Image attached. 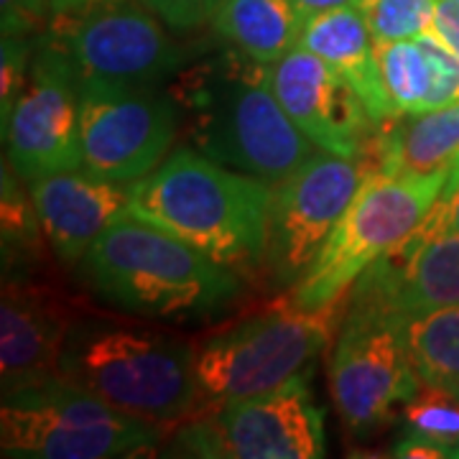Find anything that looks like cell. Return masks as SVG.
<instances>
[{
	"label": "cell",
	"mask_w": 459,
	"mask_h": 459,
	"mask_svg": "<svg viewBox=\"0 0 459 459\" xmlns=\"http://www.w3.org/2000/svg\"><path fill=\"white\" fill-rule=\"evenodd\" d=\"M350 294L319 309L283 299L279 307L250 314L197 344L195 373L204 411L281 388L307 373L337 337Z\"/></svg>",
	"instance_id": "cell-5"
},
{
	"label": "cell",
	"mask_w": 459,
	"mask_h": 459,
	"mask_svg": "<svg viewBox=\"0 0 459 459\" xmlns=\"http://www.w3.org/2000/svg\"><path fill=\"white\" fill-rule=\"evenodd\" d=\"M273 184L181 146L131 181L128 214L232 271L265 265Z\"/></svg>",
	"instance_id": "cell-2"
},
{
	"label": "cell",
	"mask_w": 459,
	"mask_h": 459,
	"mask_svg": "<svg viewBox=\"0 0 459 459\" xmlns=\"http://www.w3.org/2000/svg\"><path fill=\"white\" fill-rule=\"evenodd\" d=\"M197 347L159 329L105 314H80L66 334L59 373L117 411L169 427L204 411Z\"/></svg>",
	"instance_id": "cell-4"
},
{
	"label": "cell",
	"mask_w": 459,
	"mask_h": 459,
	"mask_svg": "<svg viewBox=\"0 0 459 459\" xmlns=\"http://www.w3.org/2000/svg\"><path fill=\"white\" fill-rule=\"evenodd\" d=\"M377 65H380L383 84L388 90V98L394 102L398 117L429 113L434 72H431L429 54L419 36L401 39V41H380Z\"/></svg>",
	"instance_id": "cell-22"
},
{
	"label": "cell",
	"mask_w": 459,
	"mask_h": 459,
	"mask_svg": "<svg viewBox=\"0 0 459 459\" xmlns=\"http://www.w3.org/2000/svg\"><path fill=\"white\" fill-rule=\"evenodd\" d=\"M161 442L164 427L117 411L62 376L3 394V457H146L153 455Z\"/></svg>",
	"instance_id": "cell-6"
},
{
	"label": "cell",
	"mask_w": 459,
	"mask_h": 459,
	"mask_svg": "<svg viewBox=\"0 0 459 459\" xmlns=\"http://www.w3.org/2000/svg\"><path fill=\"white\" fill-rule=\"evenodd\" d=\"M325 411L309 388V370L268 394L228 401L181 421L171 452L204 459L325 457Z\"/></svg>",
	"instance_id": "cell-8"
},
{
	"label": "cell",
	"mask_w": 459,
	"mask_h": 459,
	"mask_svg": "<svg viewBox=\"0 0 459 459\" xmlns=\"http://www.w3.org/2000/svg\"><path fill=\"white\" fill-rule=\"evenodd\" d=\"M179 128V105L171 95L80 77L84 171L126 184L143 179L171 153Z\"/></svg>",
	"instance_id": "cell-10"
},
{
	"label": "cell",
	"mask_w": 459,
	"mask_h": 459,
	"mask_svg": "<svg viewBox=\"0 0 459 459\" xmlns=\"http://www.w3.org/2000/svg\"><path fill=\"white\" fill-rule=\"evenodd\" d=\"M459 153V102L380 126L362 159L377 174H427L449 169Z\"/></svg>",
	"instance_id": "cell-19"
},
{
	"label": "cell",
	"mask_w": 459,
	"mask_h": 459,
	"mask_svg": "<svg viewBox=\"0 0 459 459\" xmlns=\"http://www.w3.org/2000/svg\"><path fill=\"white\" fill-rule=\"evenodd\" d=\"M51 8H54V16H62V13H72V11H80L87 3L92 0H49Z\"/></svg>",
	"instance_id": "cell-32"
},
{
	"label": "cell",
	"mask_w": 459,
	"mask_h": 459,
	"mask_svg": "<svg viewBox=\"0 0 459 459\" xmlns=\"http://www.w3.org/2000/svg\"><path fill=\"white\" fill-rule=\"evenodd\" d=\"M403 427L406 431H416L431 437L437 442L459 446V395L421 383L419 391L403 403Z\"/></svg>",
	"instance_id": "cell-23"
},
{
	"label": "cell",
	"mask_w": 459,
	"mask_h": 459,
	"mask_svg": "<svg viewBox=\"0 0 459 459\" xmlns=\"http://www.w3.org/2000/svg\"><path fill=\"white\" fill-rule=\"evenodd\" d=\"M153 13H159L166 26L177 31H189L207 23L222 0H143Z\"/></svg>",
	"instance_id": "cell-27"
},
{
	"label": "cell",
	"mask_w": 459,
	"mask_h": 459,
	"mask_svg": "<svg viewBox=\"0 0 459 459\" xmlns=\"http://www.w3.org/2000/svg\"><path fill=\"white\" fill-rule=\"evenodd\" d=\"M446 177L449 169L394 177L370 171L309 271L294 286L291 301L307 309H319L350 294L355 281L373 263L427 220Z\"/></svg>",
	"instance_id": "cell-7"
},
{
	"label": "cell",
	"mask_w": 459,
	"mask_h": 459,
	"mask_svg": "<svg viewBox=\"0 0 459 459\" xmlns=\"http://www.w3.org/2000/svg\"><path fill=\"white\" fill-rule=\"evenodd\" d=\"M3 143L23 184L82 169L80 74L47 31L39 36L26 87L3 120Z\"/></svg>",
	"instance_id": "cell-12"
},
{
	"label": "cell",
	"mask_w": 459,
	"mask_h": 459,
	"mask_svg": "<svg viewBox=\"0 0 459 459\" xmlns=\"http://www.w3.org/2000/svg\"><path fill=\"white\" fill-rule=\"evenodd\" d=\"M358 0H294L296 11H299V16L304 18H312L319 16V13H325V11H332V8H342V5H355Z\"/></svg>",
	"instance_id": "cell-31"
},
{
	"label": "cell",
	"mask_w": 459,
	"mask_h": 459,
	"mask_svg": "<svg viewBox=\"0 0 459 459\" xmlns=\"http://www.w3.org/2000/svg\"><path fill=\"white\" fill-rule=\"evenodd\" d=\"M82 309L59 286L44 281H3L0 291V380L3 394L59 373L66 334Z\"/></svg>",
	"instance_id": "cell-16"
},
{
	"label": "cell",
	"mask_w": 459,
	"mask_h": 459,
	"mask_svg": "<svg viewBox=\"0 0 459 459\" xmlns=\"http://www.w3.org/2000/svg\"><path fill=\"white\" fill-rule=\"evenodd\" d=\"M431 217L442 225L459 235V166H449V177L444 184L442 195L437 204L431 207Z\"/></svg>",
	"instance_id": "cell-29"
},
{
	"label": "cell",
	"mask_w": 459,
	"mask_h": 459,
	"mask_svg": "<svg viewBox=\"0 0 459 459\" xmlns=\"http://www.w3.org/2000/svg\"><path fill=\"white\" fill-rule=\"evenodd\" d=\"M299 44L322 56L340 77H344V82L358 92L377 128L398 117L383 84L376 39L358 3L307 18Z\"/></svg>",
	"instance_id": "cell-18"
},
{
	"label": "cell",
	"mask_w": 459,
	"mask_h": 459,
	"mask_svg": "<svg viewBox=\"0 0 459 459\" xmlns=\"http://www.w3.org/2000/svg\"><path fill=\"white\" fill-rule=\"evenodd\" d=\"M350 304L391 319L459 304V235L427 214L406 240L355 281Z\"/></svg>",
	"instance_id": "cell-14"
},
{
	"label": "cell",
	"mask_w": 459,
	"mask_h": 459,
	"mask_svg": "<svg viewBox=\"0 0 459 459\" xmlns=\"http://www.w3.org/2000/svg\"><path fill=\"white\" fill-rule=\"evenodd\" d=\"M419 385L395 319L347 304L329 362V391L344 429L373 437L395 421Z\"/></svg>",
	"instance_id": "cell-11"
},
{
	"label": "cell",
	"mask_w": 459,
	"mask_h": 459,
	"mask_svg": "<svg viewBox=\"0 0 459 459\" xmlns=\"http://www.w3.org/2000/svg\"><path fill=\"white\" fill-rule=\"evenodd\" d=\"M358 5L377 44L434 29V0H358Z\"/></svg>",
	"instance_id": "cell-24"
},
{
	"label": "cell",
	"mask_w": 459,
	"mask_h": 459,
	"mask_svg": "<svg viewBox=\"0 0 459 459\" xmlns=\"http://www.w3.org/2000/svg\"><path fill=\"white\" fill-rule=\"evenodd\" d=\"M77 268L115 309L164 322L212 316L243 289L238 271L131 214L115 220Z\"/></svg>",
	"instance_id": "cell-3"
},
{
	"label": "cell",
	"mask_w": 459,
	"mask_h": 459,
	"mask_svg": "<svg viewBox=\"0 0 459 459\" xmlns=\"http://www.w3.org/2000/svg\"><path fill=\"white\" fill-rule=\"evenodd\" d=\"M421 383L459 395V304L395 319Z\"/></svg>",
	"instance_id": "cell-21"
},
{
	"label": "cell",
	"mask_w": 459,
	"mask_h": 459,
	"mask_svg": "<svg viewBox=\"0 0 459 459\" xmlns=\"http://www.w3.org/2000/svg\"><path fill=\"white\" fill-rule=\"evenodd\" d=\"M3 36H41L54 21L49 0H0Z\"/></svg>",
	"instance_id": "cell-26"
},
{
	"label": "cell",
	"mask_w": 459,
	"mask_h": 459,
	"mask_svg": "<svg viewBox=\"0 0 459 459\" xmlns=\"http://www.w3.org/2000/svg\"><path fill=\"white\" fill-rule=\"evenodd\" d=\"M210 23L230 47L261 65H276L299 47L304 18L294 0H222Z\"/></svg>",
	"instance_id": "cell-20"
},
{
	"label": "cell",
	"mask_w": 459,
	"mask_h": 459,
	"mask_svg": "<svg viewBox=\"0 0 459 459\" xmlns=\"http://www.w3.org/2000/svg\"><path fill=\"white\" fill-rule=\"evenodd\" d=\"M434 31L459 56V0H434Z\"/></svg>",
	"instance_id": "cell-30"
},
{
	"label": "cell",
	"mask_w": 459,
	"mask_h": 459,
	"mask_svg": "<svg viewBox=\"0 0 459 459\" xmlns=\"http://www.w3.org/2000/svg\"><path fill=\"white\" fill-rule=\"evenodd\" d=\"M452 166H459V153H457V156H455V161H452Z\"/></svg>",
	"instance_id": "cell-33"
},
{
	"label": "cell",
	"mask_w": 459,
	"mask_h": 459,
	"mask_svg": "<svg viewBox=\"0 0 459 459\" xmlns=\"http://www.w3.org/2000/svg\"><path fill=\"white\" fill-rule=\"evenodd\" d=\"M370 171L373 166L365 159H344L316 148L291 174L273 184L265 253V268L273 283H299Z\"/></svg>",
	"instance_id": "cell-13"
},
{
	"label": "cell",
	"mask_w": 459,
	"mask_h": 459,
	"mask_svg": "<svg viewBox=\"0 0 459 459\" xmlns=\"http://www.w3.org/2000/svg\"><path fill=\"white\" fill-rule=\"evenodd\" d=\"M394 457H409V459H446L459 457V446H449V444L437 442L431 437L416 434V431H406L403 437L394 444Z\"/></svg>",
	"instance_id": "cell-28"
},
{
	"label": "cell",
	"mask_w": 459,
	"mask_h": 459,
	"mask_svg": "<svg viewBox=\"0 0 459 459\" xmlns=\"http://www.w3.org/2000/svg\"><path fill=\"white\" fill-rule=\"evenodd\" d=\"M82 80L153 87L186 66L164 21L143 0H92L47 29Z\"/></svg>",
	"instance_id": "cell-9"
},
{
	"label": "cell",
	"mask_w": 459,
	"mask_h": 459,
	"mask_svg": "<svg viewBox=\"0 0 459 459\" xmlns=\"http://www.w3.org/2000/svg\"><path fill=\"white\" fill-rule=\"evenodd\" d=\"M39 230L56 258L77 268L87 247L98 240L115 220L128 214L131 184L95 177L84 169L51 174L29 184Z\"/></svg>",
	"instance_id": "cell-17"
},
{
	"label": "cell",
	"mask_w": 459,
	"mask_h": 459,
	"mask_svg": "<svg viewBox=\"0 0 459 459\" xmlns=\"http://www.w3.org/2000/svg\"><path fill=\"white\" fill-rule=\"evenodd\" d=\"M271 82L286 115L314 146L344 159H362L377 126L358 92L301 44L271 65Z\"/></svg>",
	"instance_id": "cell-15"
},
{
	"label": "cell",
	"mask_w": 459,
	"mask_h": 459,
	"mask_svg": "<svg viewBox=\"0 0 459 459\" xmlns=\"http://www.w3.org/2000/svg\"><path fill=\"white\" fill-rule=\"evenodd\" d=\"M171 98L192 148L268 184H279L316 151L276 98L271 65L235 47L184 66Z\"/></svg>",
	"instance_id": "cell-1"
},
{
	"label": "cell",
	"mask_w": 459,
	"mask_h": 459,
	"mask_svg": "<svg viewBox=\"0 0 459 459\" xmlns=\"http://www.w3.org/2000/svg\"><path fill=\"white\" fill-rule=\"evenodd\" d=\"M39 36H3V65H0V115H11L18 95L23 92L31 72L33 51Z\"/></svg>",
	"instance_id": "cell-25"
}]
</instances>
